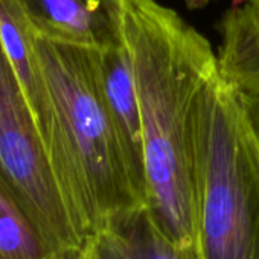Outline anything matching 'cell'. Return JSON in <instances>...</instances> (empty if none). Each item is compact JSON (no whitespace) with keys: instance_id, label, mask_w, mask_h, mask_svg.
<instances>
[{"instance_id":"obj_12","label":"cell","mask_w":259,"mask_h":259,"mask_svg":"<svg viewBox=\"0 0 259 259\" xmlns=\"http://www.w3.org/2000/svg\"><path fill=\"white\" fill-rule=\"evenodd\" d=\"M244 4H247L251 8V11L259 17V0H244Z\"/></svg>"},{"instance_id":"obj_9","label":"cell","mask_w":259,"mask_h":259,"mask_svg":"<svg viewBox=\"0 0 259 259\" xmlns=\"http://www.w3.org/2000/svg\"><path fill=\"white\" fill-rule=\"evenodd\" d=\"M0 259H61L0 182Z\"/></svg>"},{"instance_id":"obj_8","label":"cell","mask_w":259,"mask_h":259,"mask_svg":"<svg viewBox=\"0 0 259 259\" xmlns=\"http://www.w3.org/2000/svg\"><path fill=\"white\" fill-rule=\"evenodd\" d=\"M0 40L45 144L51 114L49 93L35 52L32 26L14 0H0Z\"/></svg>"},{"instance_id":"obj_1","label":"cell","mask_w":259,"mask_h":259,"mask_svg":"<svg viewBox=\"0 0 259 259\" xmlns=\"http://www.w3.org/2000/svg\"><path fill=\"white\" fill-rule=\"evenodd\" d=\"M123 34L141 102L148 209L176 244L197 250L198 108L217 54L156 0H125Z\"/></svg>"},{"instance_id":"obj_7","label":"cell","mask_w":259,"mask_h":259,"mask_svg":"<svg viewBox=\"0 0 259 259\" xmlns=\"http://www.w3.org/2000/svg\"><path fill=\"white\" fill-rule=\"evenodd\" d=\"M96 67L104 99L123 145L145 176L141 102L133 60L126 41L122 46L96 51Z\"/></svg>"},{"instance_id":"obj_3","label":"cell","mask_w":259,"mask_h":259,"mask_svg":"<svg viewBox=\"0 0 259 259\" xmlns=\"http://www.w3.org/2000/svg\"><path fill=\"white\" fill-rule=\"evenodd\" d=\"M200 259H259V145L220 72L207 81L197 130Z\"/></svg>"},{"instance_id":"obj_4","label":"cell","mask_w":259,"mask_h":259,"mask_svg":"<svg viewBox=\"0 0 259 259\" xmlns=\"http://www.w3.org/2000/svg\"><path fill=\"white\" fill-rule=\"evenodd\" d=\"M0 182L61 259L84 245L57 183L38 126L0 40Z\"/></svg>"},{"instance_id":"obj_10","label":"cell","mask_w":259,"mask_h":259,"mask_svg":"<svg viewBox=\"0 0 259 259\" xmlns=\"http://www.w3.org/2000/svg\"><path fill=\"white\" fill-rule=\"evenodd\" d=\"M132 259H200L198 251L176 244L159 226L148 206L113 226Z\"/></svg>"},{"instance_id":"obj_11","label":"cell","mask_w":259,"mask_h":259,"mask_svg":"<svg viewBox=\"0 0 259 259\" xmlns=\"http://www.w3.org/2000/svg\"><path fill=\"white\" fill-rule=\"evenodd\" d=\"M75 259H132L120 235L108 227L90 235Z\"/></svg>"},{"instance_id":"obj_5","label":"cell","mask_w":259,"mask_h":259,"mask_svg":"<svg viewBox=\"0 0 259 259\" xmlns=\"http://www.w3.org/2000/svg\"><path fill=\"white\" fill-rule=\"evenodd\" d=\"M32 29L52 40L102 51L125 45V0H14Z\"/></svg>"},{"instance_id":"obj_6","label":"cell","mask_w":259,"mask_h":259,"mask_svg":"<svg viewBox=\"0 0 259 259\" xmlns=\"http://www.w3.org/2000/svg\"><path fill=\"white\" fill-rule=\"evenodd\" d=\"M221 37L218 72L259 145V17L247 4L236 5L223 19Z\"/></svg>"},{"instance_id":"obj_2","label":"cell","mask_w":259,"mask_h":259,"mask_svg":"<svg viewBox=\"0 0 259 259\" xmlns=\"http://www.w3.org/2000/svg\"><path fill=\"white\" fill-rule=\"evenodd\" d=\"M34 46L49 93L45 148L85 241L148 206L145 176L130 157L104 99L96 51L35 31Z\"/></svg>"}]
</instances>
